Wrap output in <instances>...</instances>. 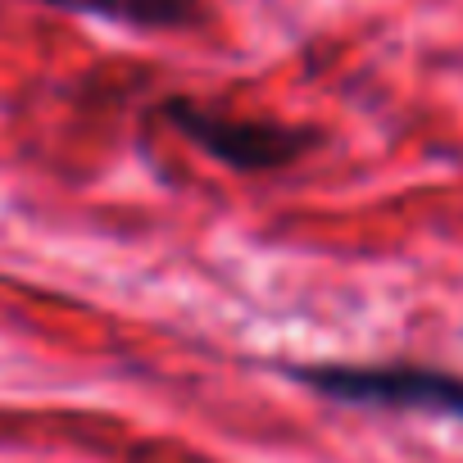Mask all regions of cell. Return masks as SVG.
<instances>
[{
	"instance_id": "6da1fadb",
	"label": "cell",
	"mask_w": 463,
	"mask_h": 463,
	"mask_svg": "<svg viewBox=\"0 0 463 463\" xmlns=\"http://www.w3.org/2000/svg\"><path fill=\"white\" fill-rule=\"evenodd\" d=\"M159 114L204 155H213L227 168H241V173H273L296 164L300 155H309L314 137L309 128H287L273 118H241V114H222L213 105L200 100H164Z\"/></svg>"
},
{
	"instance_id": "3957f363",
	"label": "cell",
	"mask_w": 463,
	"mask_h": 463,
	"mask_svg": "<svg viewBox=\"0 0 463 463\" xmlns=\"http://www.w3.org/2000/svg\"><path fill=\"white\" fill-rule=\"evenodd\" d=\"M37 5L91 14V19L123 24L137 33H182L204 19V0H37Z\"/></svg>"
},
{
	"instance_id": "7a4b0ae2",
	"label": "cell",
	"mask_w": 463,
	"mask_h": 463,
	"mask_svg": "<svg viewBox=\"0 0 463 463\" xmlns=\"http://www.w3.org/2000/svg\"><path fill=\"white\" fill-rule=\"evenodd\" d=\"M300 382H309L318 395L341 404H368V409H418L463 422V377H449L440 368L422 364H318L296 368Z\"/></svg>"
}]
</instances>
